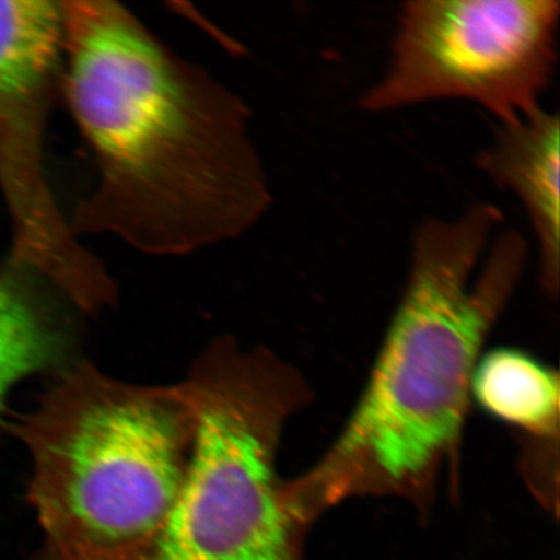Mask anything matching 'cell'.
<instances>
[{"mask_svg": "<svg viewBox=\"0 0 560 560\" xmlns=\"http://www.w3.org/2000/svg\"><path fill=\"white\" fill-rule=\"evenodd\" d=\"M62 68L60 2L0 0V196L9 256L50 280L80 312L94 313L114 304V279L73 233L46 170V129Z\"/></svg>", "mask_w": 560, "mask_h": 560, "instance_id": "8992f818", "label": "cell"}, {"mask_svg": "<svg viewBox=\"0 0 560 560\" xmlns=\"http://www.w3.org/2000/svg\"><path fill=\"white\" fill-rule=\"evenodd\" d=\"M558 0H412L387 68L360 97L369 114L436 101L480 105L500 122L542 105L558 66Z\"/></svg>", "mask_w": 560, "mask_h": 560, "instance_id": "5b68a950", "label": "cell"}, {"mask_svg": "<svg viewBox=\"0 0 560 560\" xmlns=\"http://www.w3.org/2000/svg\"><path fill=\"white\" fill-rule=\"evenodd\" d=\"M476 167L521 201L537 243L544 283L557 289L560 255V122L544 105L500 122Z\"/></svg>", "mask_w": 560, "mask_h": 560, "instance_id": "52a82bcc", "label": "cell"}, {"mask_svg": "<svg viewBox=\"0 0 560 560\" xmlns=\"http://www.w3.org/2000/svg\"><path fill=\"white\" fill-rule=\"evenodd\" d=\"M471 395L488 415L511 425L537 433L556 429L558 376L521 350L499 348L480 357L472 374Z\"/></svg>", "mask_w": 560, "mask_h": 560, "instance_id": "9c48e42d", "label": "cell"}, {"mask_svg": "<svg viewBox=\"0 0 560 560\" xmlns=\"http://www.w3.org/2000/svg\"><path fill=\"white\" fill-rule=\"evenodd\" d=\"M196 417L185 383L139 385L73 363L21 418L30 500L60 560H135L185 486Z\"/></svg>", "mask_w": 560, "mask_h": 560, "instance_id": "3957f363", "label": "cell"}, {"mask_svg": "<svg viewBox=\"0 0 560 560\" xmlns=\"http://www.w3.org/2000/svg\"><path fill=\"white\" fill-rule=\"evenodd\" d=\"M69 310L75 306L31 266L10 256L0 266V416L13 385L69 366Z\"/></svg>", "mask_w": 560, "mask_h": 560, "instance_id": "ba28073f", "label": "cell"}, {"mask_svg": "<svg viewBox=\"0 0 560 560\" xmlns=\"http://www.w3.org/2000/svg\"><path fill=\"white\" fill-rule=\"evenodd\" d=\"M194 406L185 486L155 540L135 560H304L307 515L276 474L282 408L237 375L202 384Z\"/></svg>", "mask_w": 560, "mask_h": 560, "instance_id": "277c9868", "label": "cell"}, {"mask_svg": "<svg viewBox=\"0 0 560 560\" xmlns=\"http://www.w3.org/2000/svg\"><path fill=\"white\" fill-rule=\"evenodd\" d=\"M33 560H58V559H55L54 557L46 556V555H37V557H35Z\"/></svg>", "mask_w": 560, "mask_h": 560, "instance_id": "30bf717a", "label": "cell"}, {"mask_svg": "<svg viewBox=\"0 0 560 560\" xmlns=\"http://www.w3.org/2000/svg\"><path fill=\"white\" fill-rule=\"evenodd\" d=\"M60 4L61 96L96 167L75 236L172 257L249 233L272 194L241 95L121 3Z\"/></svg>", "mask_w": 560, "mask_h": 560, "instance_id": "6da1fadb", "label": "cell"}, {"mask_svg": "<svg viewBox=\"0 0 560 560\" xmlns=\"http://www.w3.org/2000/svg\"><path fill=\"white\" fill-rule=\"evenodd\" d=\"M502 221L499 207L476 202L416 230L401 303L336 457L401 481L457 438L488 326L528 254L517 231L495 235Z\"/></svg>", "mask_w": 560, "mask_h": 560, "instance_id": "7a4b0ae2", "label": "cell"}]
</instances>
